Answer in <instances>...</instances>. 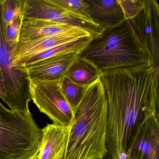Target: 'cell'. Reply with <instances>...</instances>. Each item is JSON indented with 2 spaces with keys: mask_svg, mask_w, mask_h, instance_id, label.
Listing matches in <instances>:
<instances>
[{
  "mask_svg": "<svg viewBox=\"0 0 159 159\" xmlns=\"http://www.w3.org/2000/svg\"><path fill=\"white\" fill-rule=\"evenodd\" d=\"M148 59L159 71V5L156 0H145L144 8L125 20Z\"/></svg>",
  "mask_w": 159,
  "mask_h": 159,
  "instance_id": "cell-6",
  "label": "cell"
},
{
  "mask_svg": "<svg viewBox=\"0 0 159 159\" xmlns=\"http://www.w3.org/2000/svg\"><path fill=\"white\" fill-rule=\"evenodd\" d=\"M108 103L100 77L85 87L74 111L64 159H99L107 155Z\"/></svg>",
  "mask_w": 159,
  "mask_h": 159,
  "instance_id": "cell-2",
  "label": "cell"
},
{
  "mask_svg": "<svg viewBox=\"0 0 159 159\" xmlns=\"http://www.w3.org/2000/svg\"><path fill=\"white\" fill-rule=\"evenodd\" d=\"M90 36L92 35L89 31L80 28L57 36L18 41L12 51L14 65L18 66L24 60L43 51Z\"/></svg>",
  "mask_w": 159,
  "mask_h": 159,
  "instance_id": "cell-10",
  "label": "cell"
},
{
  "mask_svg": "<svg viewBox=\"0 0 159 159\" xmlns=\"http://www.w3.org/2000/svg\"><path fill=\"white\" fill-rule=\"evenodd\" d=\"M42 129L31 113L24 114L0 102V159H14L39 148Z\"/></svg>",
  "mask_w": 159,
  "mask_h": 159,
  "instance_id": "cell-4",
  "label": "cell"
},
{
  "mask_svg": "<svg viewBox=\"0 0 159 159\" xmlns=\"http://www.w3.org/2000/svg\"><path fill=\"white\" fill-rule=\"evenodd\" d=\"M124 15L125 20L133 17L145 4V0H118Z\"/></svg>",
  "mask_w": 159,
  "mask_h": 159,
  "instance_id": "cell-20",
  "label": "cell"
},
{
  "mask_svg": "<svg viewBox=\"0 0 159 159\" xmlns=\"http://www.w3.org/2000/svg\"><path fill=\"white\" fill-rule=\"evenodd\" d=\"M2 2L0 3V69L6 91L3 102L11 110L26 115L30 113V80L23 66L14 65L12 51L15 46H10L6 38Z\"/></svg>",
  "mask_w": 159,
  "mask_h": 159,
  "instance_id": "cell-5",
  "label": "cell"
},
{
  "mask_svg": "<svg viewBox=\"0 0 159 159\" xmlns=\"http://www.w3.org/2000/svg\"><path fill=\"white\" fill-rule=\"evenodd\" d=\"M60 81L30 80L31 100L53 124L71 126L74 112L63 94Z\"/></svg>",
  "mask_w": 159,
  "mask_h": 159,
  "instance_id": "cell-7",
  "label": "cell"
},
{
  "mask_svg": "<svg viewBox=\"0 0 159 159\" xmlns=\"http://www.w3.org/2000/svg\"><path fill=\"white\" fill-rule=\"evenodd\" d=\"M39 148L30 153H27L25 155L14 159H36L39 157Z\"/></svg>",
  "mask_w": 159,
  "mask_h": 159,
  "instance_id": "cell-23",
  "label": "cell"
},
{
  "mask_svg": "<svg viewBox=\"0 0 159 159\" xmlns=\"http://www.w3.org/2000/svg\"><path fill=\"white\" fill-rule=\"evenodd\" d=\"M78 53H61L23 66L30 80L60 81L78 57Z\"/></svg>",
  "mask_w": 159,
  "mask_h": 159,
  "instance_id": "cell-11",
  "label": "cell"
},
{
  "mask_svg": "<svg viewBox=\"0 0 159 159\" xmlns=\"http://www.w3.org/2000/svg\"><path fill=\"white\" fill-rule=\"evenodd\" d=\"M78 57L89 61L102 72L148 62L126 20L105 29L93 37Z\"/></svg>",
  "mask_w": 159,
  "mask_h": 159,
  "instance_id": "cell-3",
  "label": "cell"
},
{
  "mask_svg": "<svg viewBox=\"0 0 159 159\" xmlns=\"http://www.w3.org/2000/svg\"><path fill=\"white\" fill-rule=\"evenodd\" d=\"M87 1L89 18L103 30L120 25L125 20L118 0Z\"/></svg>",
  "mask_w": 159,
  "mask_h": 159,
  "instance_id": "cell-14",
  "label": "cell"
},
{
  "mask_svg": "<svg viewBox=\"0 0 159 159\" xmlns=\"http://www.w3.org/2000/svg\"><path fill=\"white\" fill-rule=\"evenodd\" d=\"M2 2V0H0V3H1Z\"/></svg>",
  "mask_w": 159,
  "mask_h": 159,
  "instance_id": "cell-24",
  "label": "cell"
},
{
  "mask_svg": "<svg viewBox=\"0 0 159 159\" xmlns=\"http://www.w3.org/2000/svg\"><path fill=\"white\" fill-rule=\"evenodd\" d=\"M22 19H39L80 28L89 31L93 37L100 34L103 29L91 19L66 10L49 0H19Z\"/></svg>",
  "mask_w": 159,
  "mask_h": 159,
  "instance_id": "cell-8",
  "label": "cell"
},
{
  "mask_svg": "<svg viewBox=\"0 0 159 159\" xmlns=\"http://www.w3.org/2000/svg\"><path fill=\"white\" fill-rule=\"evenodd\" d=\"M103 159V158H102V159Z\"/></svg>",
  "mask_w": 159,
  "mask_h": 159,
  "instance_id": "cell-25",
  "label": "cell"
},
{
  "mask_svg": "<svg viewBox=\"0 0 159 159\" xmlns=\"http://www.w3.org/2000/svg\"><path fill=\"white\" fill-rule=\"evenodd\" d=\"M70 128L53 123L42 129L38 159H64Z\"/></svg>",
  "mask_w": 159,
  "mask_h": 159,
  "instance_id": "cell-12",
  "label": "cell"
},
{
  "mask_svg": "<svg viewBox=\"0 0 159 159\" xmlns=\"http://www.w3.org/2000/svg\"><path fill=\"white\" fill-rule=\"evenodd\" d=\"M21 19V16L16 17L11 25L5 26L6 38L9 45L11 47L15 46L18 42Z\"/></svg>",
  "mask_w": 159,
  "mask_h": 159,
  "instance_id": "cell-21",
  "label": "cell"
},
{
  "mask_svg": "<svg viewBox=\"0 0 159 159\" xmlns=\"http://www.w3.org/2000/svg\"><path fill=\"white\" fill-rule=\"evenodd\" d=\"M2 6L5 26L11 25L16 17L21 16L19 0H3Z\"/></svg>",
  "mask_w": 159,
  "mask_h": 159,
  "instance_id": "cell-19",
  "label": "cell"
},
{
  "mask_svg": "<svg viewBox=\"0 0 159 159\" xmlns=\"http://www.w3.org/2000/svg\"><path fill=\"white\" fill-rule=\"evenodd\" d=\"M57 7L76 14L89 18V5L87 0H49Z\"/></svg>",
  "mask_w": 159,
  "mask_h": 159,
  "instance_id": "cell-18",
  "label": "cell"
},
{
  "mask_svg": "<svg viewBox=\"0 0 159 159\" xmlns=\"http://www.w3.org/2000/svg\"><path fill=\"white\" fill-rule=\"evenodd\" d=\"M80 28L46 20L21 19L18 42L57 36Z\"/></svg>",
  "mask_w": 159,
  "mask_h": 159,
  "instance_id": "cell-13",
  "label": "cell"
},
{
  "mask_svg": "<svg viewBox=\"0 0 159 159\" xmlns=\"http://www.w3.org/2000/svg\"><path fill=\"white\" fill-rule=\"evenodd\" d=\"M126 159H159V115L152 114L144 121L131 142Z\"/></svg>",
  "mask_w": 159,
  "mask_h": 159,
  "instance_id": "cell-9",
  "label": "cell"
},
{
  "mask_svg": "<svg viewBox=\"0 0 159 159\" xmlns=\"http://www.w3.org/2000/svg\"><path fill=\"white\" fill-rule=\"evenodd\" d=\"M108 103L106 159H126L144 121L159 115V71L149 63L103 71Z\"/></svg>",
  "mask_w": 159,
  "mask_h": 159,
  "instance_id": "cell-1",
  "label": "cell"
},
{
  "mask_svg": "<svg viewBox=\"0 0 159 159\" xmlns=\"http://www.w3.org/2000/svg\"><path fill=\"white\" fill-rule=\"evenodd\" d=\"M102 72L89 61L78 58L71 64L66 76L79 85L86 86L100 77Z\"/></svg>",
  "mask_w": 159,
  "mask_h": 159,
  "instance_id": "cell-15",
  "label": "cell"
},
{
  "mask_svg": "<svg viewBox=\"0 0 159 159\" xmlns=\"http://www.w3.org/2000/svg\"><path fill=\"white\" fill-rule=\"evenodd\" d=\"M93 37H86L80 39L61 44L36 54L23 61L20 66L35 63L54 56L65 53H78L85 48L91 41Z\"/></svg>",
  "mask_w": 159,
  "mask_h": 159,
  "instance_id": "cell-16",
  "label": "cell"
},
{
  "mask_svg": "<svg viewBox=\"0 0 159 159\" xmlns=\"http://www.w3.org/2000/svg\"><path fill=\"white\" fill-rule=\"evenodd\" d=\"M38 159V158H37V159Z\"/></svg>",
  "mask_w": 159,
  "mask_h": 159,
  "instance_id": "cell-26",
  "label": "cell"
},
{
  "mask_svg": "<svg viewBox=\"0 0 159 159\" xmlns=\"http://www.w3.org/2000/svg\"><path fill=\"white\" fill-rule=\"evenodd\" d=\"M6 97V91H5V85L4 80L2 76L1 70L0 69V98L4 101Z\"/></svg>",
  "mask_w": 159,
  "mask_h": 159,
  "instance_id": "cell-22",
  "label": "cell"
},
{
  "mask_svg": "<svg viewBox=\"0 0 159 159\" xmlns=\"http://www.w3.org/2000/svg\"><path fill=\"white\" fill-rule=\"evenodd\" d=\"M60 82L63 94L74 112L82 99L85 86L75 83L66 75Z\"/></svg>",
  "mask_w": 159,
  "mask_h": 159,
  "instance_id": "cell-17",
  "label": "cell"
}]
</instances>
